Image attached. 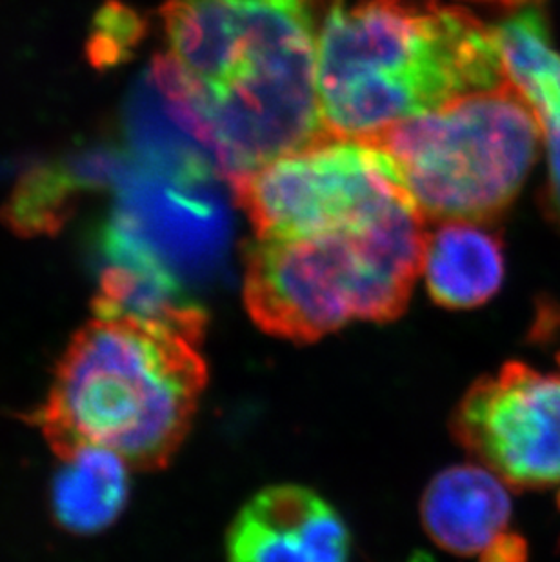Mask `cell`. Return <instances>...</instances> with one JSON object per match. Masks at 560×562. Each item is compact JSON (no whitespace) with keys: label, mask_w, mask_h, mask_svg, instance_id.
Returning a JSON list of instances; mask_svg holds the SVG:
<instances>
[{"label":"cell","mask_w":560,"mask_h":562,"mask_svg":"<svg viewBox=\"0 0 560 562\" xmlns=\"http://www.w3.org/2000/svg\"><path fill=\"white\" fill-rule=\"evenodd\" d=\"M329 0H166L155 88L233 187L328 135L317 91Z\"/></svg>","instance_id":"1"},{"label":"cell","mask_w":560,"mask_h":562,"mask_svg":"<svg viewBox=\"0 0 560 562\" xmlns=\"http://www.w3.org/2000/svg\"><path fill=\"white\" fill-rule=\"evenodd\" d=\"M55 373L35 423L60 456L82 446L160 468L190 431L206 386L199 306L159 317L96 312Z\"/></svg>","instance_id":"2"},{"label":"cell","mask_w":560,"mask_h":562,"mask_svg":"<svg viewBox=\"0 0 560 562\" xmlns=\"http://www.w3.org/2000/svg\"><path fill=\"white\" fill-rule=\"evenodd\" d=\"M497 30L437 0H329L318 35L324 124L365 138L507 82Z\"/></svg>","instance_id":"3"},{"label":"cell","mask_w":560,"mask_h":562,"mask_svg":"<svg viewBox=\"0 0 560 562\" xmlns=\"http://www.w3.org/2000/svg\"><path fill=\"white\" fill-rule=\"evenodd\" d=\"M426 218L410 199L357 223L296 239H255L244 303L266 334L313 342L365 318L401 317L423 271Z\"/></svg>","instance_id":"4"},{"label":"cell","mask_w":560,"mask_h":562,"mask_svg":"<svg viewBox=\"0 0 560 562\" xmlns=\"http://www.w3.org/2000/svg\"><path fill=\"white\" fill-rule=\"evenodd\" d=\"M540 137L534 108L507 80L362 140L379 151L424 218L486 224L523 190Z\"/></svg>","instance_id":"5"},{"label":"cell","mask_w":560,"mask_h":562,"mask_svg":"<svg viewBox=\"0 0 560 562\" xmlns=\"http://www.w3.org/2000/svg\"><path fill=\"white\" fill-rule=\"evenodd\" d=\"M232 188L257 239H296L370 217L410 199L362 138L324 135Z\"/></svg>","instance_id":"6"},{"label":"cell","mask_w":560,"mask_h":562,"mask_svg":"<svg viewBox=\"0 0 560 562\" xmlns=\"http://www.w3.org/2000/svg\"><path fill=\"white\" fill-rule=\"evenodd\" d=\"M102 232L108 266L138 271L188 297L223 270L232 221L219 176H171L146 168Z\"/></svg>","instance_id":"7"},{"label":"cell","mask_w":560,"mask_h":562,"mask_svg":"<svg viewBox=\"0 0 560 562\" xmlns=\"http://www.w3.org/2000/svg\"><path fill=\"white\" fill-rule=\"evenodd\" d=\"M451 431L507 486L560 492V375L506 362L460 398Z\"/></svg>","instance_id":"8"},{"label":"cell","mask_w":560,"mask_h":562,"mask_svg":"<svg viewBox=\"0 0 560 562\" xmlns=\"http://www.w3.org/2000/svg\"><path fill=\"white\" fill-rule=\"evenodd\" d=\"M421 517L429 539L462 561L528 562L506 483L486 467L446 468L424 492Z\"/></svg>","instance_id":"9"},{"label":"cell","mask_w":560,"mask_h":562,"mask_svg":"<svg viewBox=\"0 0 560 562\" xmlns=\"http://www.w3.org/2000/svg\"><path fill=\"white\" fill-rule=\"evenodd\" d=\"M495 30L507 79L539 119L548 154L545 207L560 229V54L539 8L518 11Z\"/></svg>","instance_id":"10"},{"label":"cell","mask_w":560,"mask_h":562,"mask_svg":"<svg viewBox=\"0 0 560 562\" xmlns=\"http://www.w3.org/2000/svg\"><path fill=\"white\" fill-rule=\"evenodd\" d=\"M423 271L435 304L448 310L479 308L503 286V240L486 224L446 221L426 237Z\"/></svg>","instance_id":"11"},{"label":"cell","mask_w":560,"mask_h":562,"mask_svg":"<svg viewBox=\"0 0 560 562\" xmlns=\"http://www.w3.org/2000/svg\"><path fill=\"white\" fill-rule=\"evenodd\" d=\"M54 483V509L60 525L75 533L107 528L127 497V462L101 446H82L64 456Z\"/></svg>","instance_id":"12"},{"label":"cell","mask_w":560,"mask_h":562,"mask_svg":"<svg viewBox=\"0 0 560 562\" xmlns=\"http://www.w3.org/2000/svg\"><path fill=\"white\" fill-rule=\"evenodd\" d=\"M115 170L112 157L108 160L96 157L69 168L37 170L16 188L5 207V218L21 234H49L63 226L69 202L80 188L110 179Z\"/></svg>","instance_id":"13"},{"label":"cell","mask_w":560,"mask_h":562,"mask_svg":"<svg viewBox=\"0 0 560 562\" xmlns=\"http://www.w3.org/2000/svg\"><path fill=\"white\" fill-rule=\"evenodd\" d=\"M255 497L290 522L312 562H349L348 526L321 495L296 484H280Z\"/></svg>","instance_id":"14"},{"label":"cell","mask_w":560,"mask_h":562,"mask_svg":"<svg viewBox=\"0 0 560 562\" xmlns=\"http://www.w3.org/2000/svg\"><path fill=\"white\" fill-rule=\"evenodd\" d=\"M227 562H312L288 520L249 501L227 530Z\"/></svg>","instance_id":"15"},{"label":"cell","mask_w":560,"mask_h":562,"mask_svg":"<svg viewBox=\"0 0 560 562\" xmlns=\"http://www.w3.org/2000/svg\"><path fill=\"white\" fill-rule=\"evenodd\" d=\"M144 22L124 5L110 2L96 22L91 57L96 64H115L132 54L143 37Z\"/></svg>","instance_id":"16"},{"label":"cell","mask_w":560,"mask_h":562,"mask_svg":"<svg viewBox=\"0 0 560 562\" xmlns=\"http://www.w3.org/2000/svg\"><path fill=\"white\" fill-rule=\"evenodd\" d=\"M534 334L539 337L545 345L551 346L556 350L557 362L560 367V310L553 306H545L537 317Z\"/></svg>","instance_id":"17"},{"label":"cell","mask_w":560,"mask_h":562,"mask_svg":"<svg viewBox=\"0 0 560 562\" xmlns=\"http://www.w3.org/2000/svg\"><path fill=\"white\" fill-rule=\"evenodd\" d=\"M475 2H486V4H499V5H518L526 2V0H475Z\"/></svg>","instance_id":"18"}]
</instances>
